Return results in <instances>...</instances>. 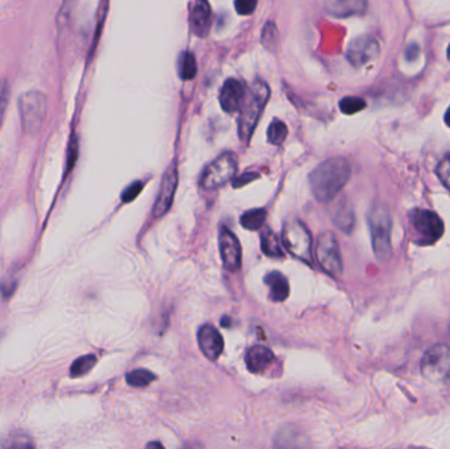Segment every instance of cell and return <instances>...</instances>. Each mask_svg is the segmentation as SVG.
I'll list each match as a JSON object with an SVG mask.
<instances>
[{
  "label": "cell",
  "instance_id": "cell-4",
  "mask_svg": "<svg viewBox=\"0 0 450 449\" xmlns=\"http://www.w3.org/2000/svg\"><path fill=\"white\" fill-rule=\"evenodd\" d=\"M18 110L23 128L29 135H35L45 121L47 111L45 95L36 90L24 92L18 101Z\"/></svg>",
  "mask_w": 450,
  "mask_h": 449
},
{
  "label": "cell",
  "instance_id": "cell-27",
  "mask_svg": "<svg viewBox=\"0 0 450 449\" xmlns=\"http://www.w3.org/2000/svg\"><path fill=\"white\" fill-rule=\"evenodd\" d=\"M261 40H262L264 46L267 48V49H270V50L276 49V44H278V29H276V26L273 21L267 23L265 28H264Z\"/></svg>",
  "mask_w": 450,
  "mask_h": 449
},
{
  "label": "cell",
  "instance_id": "cell-7",
  "mask_svg": "<svg viewBox=\"0 0 450 449\" xmlns=\"http://www.w3.org/2000/svg\"><path fill=\"white\" fill-rule=\"evenodd\" d=\"M410 221L414 229L415 238L420 245H431L444 235V221L431 210L417 209L411 212Z\"/></svg>",
  "mask_w": 450,
  "mask_h": 449
},
{
  "label": "cell",
  "instance_id": "cell-2",
  "mask_svg": "<svg viewBox=\"0 0 450 449\" xmlns=\"http://www.w3.org/2000/svg\"><path fill=\"white\" fill-rule=\"evenodd\" d=\"M269 98L270 89L266 83L261 79L252 83L240 107L239 136L242 143L250 141Z\"/></svg>",
  "mask_w": 450,
  "mask_h": 449
},
{
  "label": "cell",
  "instance_id": "cell-24",
  "mask_svg": "<svg viewBox=\"0 0 450 449\" xmlns=\"http://www.w3.org/2000/svg\"><path fill=\"white\" fill-rule=\"evenodd\" d=\"M288 129L283 121L274 120L267 129V140L273 145H281L287 138Z\"/></svg>",
  "mask_w": 450,
  "mask_h": 449
},
{
  "label": "cell",
  "instance_id": "cell-16",
  "mask_svg": "<svg viewBox=\"0 0 450 449\" xmlns=\"http://www.w3.org/2000/svg\"><path fill=\"white\" fill-rule=\"evenodd\" d=\"M211 7L207 0L195 1L190 15V26L195 36H207L211 27Z\"/></svg>",
  "mask_w": 450,
  "mask_h": 449
},
{
  "label": "cell",
  "instance_id": "cell-31",
  "mask_svg": "<svg viewBox=\"0 0 450 449\" xmlns=\"http://www.w3.org/2000/svg\"><path fill=\"white\" fill-rule=\"evenodd\" d=\"M257 7V0H235V9L239 15H252Z\"/></svg>",
  "mask_w": 450,
  "mask_h": 449
},
{
  "label": "cell",
  "instance_id": "cell-36",
  "mask_svg": "<svg viewBox=\"0 0 450 449\" xmlns=\"http://www.w3.org/2000/svg\"><path fill=\"white\" fill-rule=\"evenodd\" d=\"M147 447H162V445L158 443H150V444H147Z\"/></svg>",
  "mask_w": 450,
  "mask_h": 449
},
{
  "label": "cell",
  "instance_id": "cell-25",
  "mask_svg": "<svg viewBox=\"0 0 450 449\" xmlns=\"http://www.w3.org/2000/svg\"><path fill=\"white\" fill-rule=\"evenodd\" d=\"M95 364H96V357L94 355L83 356L74 361L70 373L73 377L84 376L91 370L92 367H95Z\"/></svg>",
  "mask_w": 450,
  "mask_h": 449
},
{
  "label": "cell",
  "instance_id": "cell-3",
  "mask_svg": "<svg viewBox=\"0 0 450 449\" xmlns=\"http://www.w3.org/2000/svg\"><path fill=\"white\" fill-rule=\"evenodd\" d=\"M368 221L374 255L381 262H385L387 260H390L393 255V244H391L393 219L388 209L385 204H376L369 212Z\"/></svg>",
  "mask_w": 450,
  "mask_h": 449
},
{
  "label": "cell",
  "instance_id": "cell-8",
  "mask_svg": "<svg viewBox=\"0 0 450 449\" xmlns=\"http://www.w3.org/2000/svg\"><path fill=\"white\" fill-rule=\"evenodd\" d=\"M237 170V160L233 153H223L206 167L201 178L204 190H216L233 179Z\"/></svg>",
  "mask_w": 450,
  "mask_h": 449
},
{
  "label": "cell",
  "instance_id": "cell-19",
  "mask_svg": "<svg viewBox=\"0 0 450 449\" xmlns=\"http://www.w3.org/2000/svg\"><path fill=\"white\" fill-rule=\"evenodd\" d=\"M333 223L344 232L349 233L354 227V214L347 202H339L332 211Z\"/></svg>",
  "mask_w": 450,
  "mask_h": 449
},
{
  "label": "cell",
  "instance_id": "cell-23",
  "mask_svg": "<svg viewBox=\"0 0 450 449\" xmlns=\"http://www.w3.org/2000/svg\"><path fill=\"white\" fill-rule=\"evenodd\" d=\"M125 379H127V384L133 387H145L156 379V376L147 369H136L128 373Z\"/></svg>",
  "mask_w": 450,
  "mask_h": 449
},
{
  "label": "cell",
  "instance_id": "cell-34",
  "mask_svg": "<svg viewBox=\"0 0 450 449\" xmlns=\"http://www.w3.org/2000/svg\"><path fill=\"white\" fill-rule=\"evenodd\" d=\"M405 57H407V60H410V61H414L415 58H417V55H419V48L416 45H411L408 48V50H407V53H405Z\"/></svg>",
  "mask_w": 450,
  "mask_h": 449
},
{
  "label": "cell",
  "instance_id": "cell-33",
  "mask_svg": "<svg viewBox=\"0 0 450 449\" xmlns=\"http://www.w3.org/2000/svg\"><path fill=\"white\" fill-rule=\"evenodd\" d=\"M18 284V278H9L6 279L4 284H1V293L4 296H9L11 294L13 293L15 287Z\"/></svg>",
  "mask_w": 450,
  "mask_h": 449
},
{
  "label": "cell",
  "instance_id": "cell-13",
  "mask_svg": "<svg viewBox=\"0 0 450 449\" xmlns=\"http://www.w3.org/2000/svg\"><path fill=\"white\" fill-rule=\"evenodd\" d=\"M198 343L203 355L208 360L215 361L220 357L224 349V340L221 338L219 331L210 324L203 326L198 332Z\"/></svg>",
  "mask_w": 450,
  "mask_h": 449
},
{
  "label": "cell",
  "instance_id": "cell-35",
  "mask_svg": "<svg viewBox=\"0 0 450 449\" xmlns=\"http://www.w3.org/2000/svg\"><path fill=\"white\" fill-rule=\"evenodd\" d=\"M445 124L450 128V107L446 111V113H445Z\"/></svg>",
  "mask_w": 450,
  "mask_h": 449
},
{
  "label": "cell",
  "instance_id": "cell-17",
  "mask_svg": "<svg viewBox=\"0 0 450 449\" xmlns=\"http://www.w3.org/2000/svg\"><path fill=\"white\" fill-rule=\"evenodd\" d=\"M274 353L264 345H254L247 352V367L252 373H264L274 362Z\"/></svg>",
  "mask_w": 450,
  "mask_h": 449
},
{
  "label": "cell",
  "instance_id": "cell-11",
  "mask_svg": "<svg viewBox=\"0 0 450 449\" xmlns=\"http://www.w3.org/2000/svg\"><path fill=\"white\" fill-rule=\"evenodd\" d=\"M176 186H178V172L175 165H171L166 170L164 179L161 182V187H159V193L157 195L154 209H153L154 218H161L170 210L174 201Z\"/></svg>",
  "mask_w": 450,
  "mask_h": 449
},
{
  "label": "cell",
  "instance_id": "cell-15",
  "mask_svg": "<svg viewBox=\"0 0 450 449\" xmlns=\"http://www.w3.org/2000/svg\"><path fill=\"white\" fill-rule=\"evenodd\" d=\"M244 96H245V89H244L242 83L239 82L237 79H233V78L227 79L221 87V109L228 113L236 112V111L240 110L241 103L244 101Z\"/></svg>",
  "mask_w": 450,
  "mask_h": 449
},
{
  "label": "cell",
  "instance_id": "cell-32",
  "mask_svg": "<svg viewBox=\"0 0 450 449\" xmlns=\"http://www.w3.org/2000/svg\"><path fill=\"white\" fill-rule=\"evenodd\" d=\"M259 175L257 173H245V174L240 175L239 178H236L235 179V182H233V187H242V186H245L247 184H250V182H253L254 179H257Z\"/></svg>",
  "mask_w": 450,
  "mask_h": 449
},
{
  "label": "cell",
  "instance_id": "cell-22",
  "mask_svg": "<svg viewBox=\"0 0 450 449\" xmlns=\"http://www.w3.org/2000/svg\"><path fill=\"white\" fill-rule=\"evenodd\" d=\"M266 221V210H252L241 216V226L249 231L262 228Z\"/></svg>",
  "mask_w": 450,
  "mask_h": 449
},
{
  "label": "cell",
  "instance_id": "cell-6",
  "mask_svg": "<svg viewBox=\"0 0 450 449\" xmlns=\"http://www.w3.org/2000/svg\"><path fill=\"white\" fill-rule=\"evenodd\" d=\"M423 376L434 384H450V347L436 344L428 349L422 360Z\"/></svg>",
  "mask_w": 450,
  "mask_h": 449
},
{
  "label": "cell",
  "instance_id": "cell-26",
  "mask_svg": "<svg viewBox=\"0 0 450 449\" xmlns=\"http://www.w3.org/2000/svg\"><path fill=\"white\" fill-rule=\"evenodd\" d=\"M366 107V101L357 96H348L340 101V110L345 115H353Z\"/></svg>",
  "mask_w": 450,
  "mask_h": 449
},
{
  "label": "cell",
  "instance_id": "cell-29",
  "mask_svg": "<svg viewBox=\"0 0 450 449\" xmlns=\"http://www.w3.org/2000/svg\"><path fill=\"white\" fill-rule=\"evenodd\" d=\"M9 99V84L6 79L0 81V126L7 110Z\"/></svg>",
  "mask_w": 450,
  "mask_h": 449
},
{
  "label": "cell",
  "instance_id": "cell-14",
  "mask_svg": "<svg viewBox=\"0 0 450 449\" xmlns=\"http://www.w3.org/2000/svg\"><path fill=\"white\" fill-rule=\"evenodd\" d=\"M325 11L337 18L362 16L368 11V0H330Z\"/></svg>",
  "mask_w": 450,
  "mask_h": 449
},
{
  "label": "cell",
  "instance_id": "cell-28",
  "mask_svg": "<svg viewBox=\"0 0 450 449\" xmlns=\"http://www.w3.org/2000/svg\"><path fill=\"white\" fill-rule=\"evenodd\" d=\"M436 173L439 175L444 186L450 190V155L442 158L440 164L437 165Z\"/></svg>",
  "mask_w": 450,
  "mask_h": 449
},
{
  "label": "cell",
  "instance_id": "cell-12",
  "mask_svg": "<svg viewBox=\"0 0 450 449\" xmlns=\"http://www.w3.org/2000/svg\"><path fill=\"white\" fill-rule=\"evenodd\" d=\"M219 248H220L221 260L223 265L225 266L230 272L239 270L242 260V252L240 245L239 238L235 236V233L225 227L220 229L219 236Z\"/></svg>",
  "mask_w": 450,
  "mask_h": 449
},
{
  "label": "cell",
  "instance_id": "cell-5",
  "mask_svg": "<svg viewBox=\"0 0 450 449\" xmlns=\"http://www.w3.org/2000/svg\"><path fill=\"white\" fill-rule=\"evenodd\" d=\"M286 249L308 265H313V238L308 228L300 221H287L282 232Z\"/></svg>",
  "mask_w": 450,
  "mask_h": 449
},
{
  "label": "cell",
  "instance_id": "cell-18",
  "mask_svg": "<svg viewBox=\"0 0 450 449\" xmlns=\"http://www.w3.org/2000/svg\"><path fill=\"white\" fill-rule=\"evenodd\" d=\"M265 284L270 289V299L274 302H285L290 295V284L285 275L279 272H270L265 277Z\"/></svg>",
  "mask_w": 450,
  "mask_h": 449
},
{
  "label": "cell",
  "instance_id": "cell-9",
  "mask_svg": "<svg viewBox=\"0 0 450 449\" xmlns=\"http://www.w3.org/2000/svg\"><path fill=\"white\" fill-rule=\"evenodd\" d=\"M317 261L328 275L332 277H339L342 273V256H341L340 245L333 232H322L317 238L316 247Z\"/></svg>",
  "mask_w": 450,
  "mask_h": 449
},
{
  "label": "cell",
  "instance_id": "cell-20",
  "mask_svg": "<svg viewBox=\"0 0 450 449\" xmlns=\"http://www.w3.org/2000/svg\"><path fill=\"white\" fill-rule=\"evenodd\" d=\"M261 248L266 256L274 257V258L285 256L279 238L270 228L264 229V232L261 233Z\"/></svg>",
  "mask_w": 450,
  "mask_h": 449
},
{
  "label": "cell",
  "instance_id": "cell-21",
  "mask_svg": "<svg viewBox=\"0 0 450 449\" xmlns=\"http://www.w3.org/2000/svg\"><path fill=\"white\" fill-rule=\"evenodd\" d=\"M196 73H198V65H196L195 55L190 52H184L181 55L179 61H178V74H179L181 79L190 81V79L195 78Z\"/></svg>",
  "mask_w": 450,
  "mask_h": 449
},
{
  "label": "cell",
  "instance_id": "cell-37",
  "mask_svg": "<svg viewBox=\"0 0 450 449\" xmlns=\"http://www.w3.org/2000/svg\"><path fill=\"white\" fill-rule=\"evenodd\" d=\"M446 55H448V60L450 61V45L448 46V50H446Z\"/></svg>",
  "mask_w": 450,
  "mask_h": 449
},
{
  "label": "cell",
  "instance_id": "cell-30",
  "mask_svg": "<svg viewBox=\"0 0 450 449\" xmlns=\"http://www.w3.org/2000/svg\"><path fill=\"white\" fill-rule=\"evenodd\" d=\"M144 189V184L142 182H133L132 184H129L128 187L124 190V193L121 195V199L123 202L129 203L132 201H135L138 196V194L142 192Z\"/></svg>",
  "mask_w": 450,
  "mask_h": 449
},
{
  "label": "cell",
  "instance_id": "cell-1",
  "mask_svg": "<svg viewBox=\"0 0 450 449\" xmlns=\"http://www.w3.org/2000/svg\"><path fill=\"white\" fill-rule=\"evenodd\" d=\"M351 167L348 160L333 157L316 166L310 174V186L313 196L319 202H331L348 184Z\"/></svg>",
  "mask_w": 450,
  "mask_h": 449
},
{
  "label": "cell",
  "instance_id": "cell-10",
  "mask_svg": "<svg viewBox=\"0 0 450 449\" xmlns=\"http://www.w3.org/2000/svg\"><path fill=\"white\" fill-rule=\"evenodd\" d=\"M381 53L379 41L374 36L364 35L354 38L347 50V58L353 66H364L374 61Z\"/></svg>",
  "mask_w": 450,
  "mask_h": 449
}]
</instances>
